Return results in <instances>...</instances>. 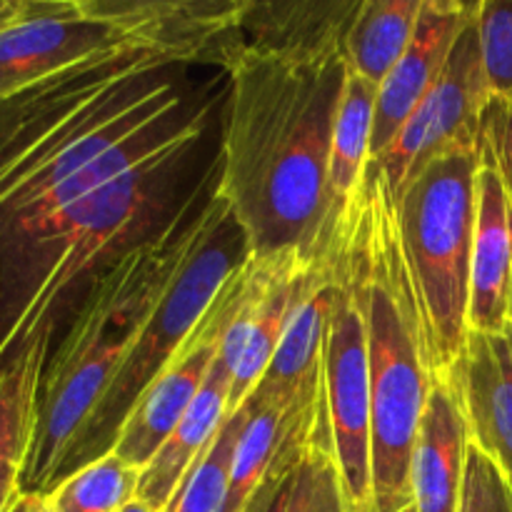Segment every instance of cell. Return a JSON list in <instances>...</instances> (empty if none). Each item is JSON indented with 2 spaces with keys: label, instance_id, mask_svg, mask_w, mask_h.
Instances as JSON below:
<instances>
[{
  "label": "cell",
  "instance_id": "11",
  "mask_svg": "<svg viewBox=\"0 0 512 512\" xmlns=\"http://www.w3.org/2000/svg\"><path fill=\"white\" fill-rule=\"evenodd\" d=\"M248 0H80L93 23L178 65L215 63Z\"/></svg>",
  "mask_w": 512,
  "mask_h": 512
},
{
  "label": "cell",
  "instance_id": "23",
  "mask_svg": "<svg viewBox=\"0 0 512 512\" xmlns=\"http://www.w3.org/2000/svg\"><path fill=\"white\" fill-rule=\"evenodd\" d=\"M285 512H350L325 415L300 455Z\"/></svg>",
  "mask_w": 512,
  "mask_h": 512
},
{
  "label": "cell",
  "instance_id": "24",
  "mask_svg": "<svg viewBox=\"0 0 512 512\" xmlns=\"http://www.w3.org/2000/svg\"><path fill=\"white\" fill-rule=\"evenodd\" d=\"M243 408L230 413L220 428L218 438L213 440L205 458L195 465L180 490L175 493L173 503L165 512H225L230 485V463H233L235 440L243 428Z\"/></svg>",
  "mask_w": 512,
  "mask_h": 512
},
{
  "label": "cell",
  "instance_id": "25",
  "mask_svg": "<svg viewBox=\"0 0 512 512\" xmlns=\"http://www.w3.org/2000/svg\"><path fill=\"white\" fill-rule=\"evenodd\" d=\"M475 23L490 98H512V0H478Z\"/></svg>",
  "mask_w": 512,
  "mask_h": 512
},
{
  "label": "cell",
  "instance_id": "4",
  "mask_svg": "<svg viewBox=\"0 0 512 512\" xmlns=\"http://www.w3.org/2000/svg\"><path fill=\"white\" fill-rule=\"evenodd\" d=\"M478 165V150L440 155L398 195L400 238L433 378L448 375L468 343Z\"/></svg>",
  "mask_w": 512,
  "mask_h": 512
},
{
  "label": "cell",
  "instance_id": "34",
  "mask_svg": "<svg viewBox=\"0 0 512 512\" xmlns=\"http://www.w3.org/2000/svg\"><path fill=\"white\" fill-rule=\"evenodd\" d=\"M403 512H415V508H413V505H410V508H408V510H403Z\"/></svg>",
  "mask_w": 512,
  "mask_h": 512
},
{
  "label": "cell",
  "instance_id": "17",
  "mask_svg": "<svg viewBox=\"0 0 512 512\" xmlns=\"http://www.w3.org/2000/svg\"><path fill=\"white\" fill-rule=\"evenodd\" d=\"M470 433L448 378H433L410 460L415 512H458L463 498Z\"/></svg>",
  "mask_w": 512,
  "mask_h": 512
},
{
  "label": "cell",
  "instance_id": "27",
  "mask_svg": "<svg viewBox=\"0 0 512 512\" xmlns=\"http://www.w3.org/2000/svg\"><path fill=\"white\" fill-rule=\"evenodd\" d=\"M478 145L493 158L512 203V98L488 100Z\"/></svg>",
  "mask_w": 512,
  "mask_h": 512
},
{
  "label": "cell",
  "instance_id": "21",
  "mask_svg": "<svg viewBox=\"0 0 512 512\" xmlns=\"http://www.w3.org/2000/svg\"><path fill=\"white\" fill-rule=\"evenodd\" d=\"M243 428L235 440L225 512H240L255 493L280 453L288 410L275 405H243Z\"/></svg>",
  "mask_w": 512,
  "mask_h": 512
},
{
  "label": "cell",
  "instance_id": "10",
  "mask_svg": "<svg viewBox=\"0 0 512 512\" xmlns=\"http://www.w3.org/2000/svg\"><path fill=\"white\" fill-rule=\"evenodd\" d=\"M155 68H185L165 55L123 40L108 50L90 55L20 93L0 98V165L33 145L40 135L68 118L120 80Z\"/></svg>",
  "mask_w": 512,
  "mask_h": 512
},
{
  "label": "cell",
  "instance_id": "20",
  "mask_svg": "<svg viewBox=\"0 0 512 512\" xmlns=\"http://www.w3.org/2000/svg\"><path fill=\"white\" fill-rule=\"evenodd\" d=\"M423 0H360L345 35V65L383 85L408 50Z\"/></svg>",
  "mask_w": 512,
  "mask_h": 512
},
{
  "label": "cell",
  "instance_id": "9",
  "mask_svg": "<svg viewBox=\"0 0 512 512\" xmlns=\"http://www.w3.org/2000/svg\"><path fill=\"white\" fill-rule=\"evenodd\" d=\"M123 40L128 38L85 18L80 0H5L0 13V98Z\"/></svg>",
  "mask_w": 512,
  "mask_h": 512
},
{
  "label": "cell",
  "instance_id": "32",
  "mask_svg": "<svg viewBox=\"0 0 512 512\" xmlns=\"http://www.w3.org/2000/svg\"><path fill=\"white\" fill-rule=\"evenodd\" d=\"M510 323H512V285H510Z\"/></svg>",
  "mask_w": 512,
  "mask_h": 512
},
{
  "label": "cell",
  "instance_id": "1",
  "mask_svg": "<svg viewBox=\"0 0 512 512\" xmlns=\"http://www.w3.org/2000/svg\"><path fill=\"white\" fill-rule=\"evenodd\" d=\"M215 65L230 78L215 190L243 230L250 255L298 250L313 258L325 220L345 58L223 48Z\"/></svg>",
  "mask_w": 512,
  "mask_h": 512
},
{
  "label": "cell",
  "instance_id": "8",
  "mask_svg": "<svg viewBox=\"0 0 512 512\" xmlns=\"http://www.w3.org/2000/svg\"><path fill=\"white\" fill-rule=\"evenodd\" d=\"M245 278H248V258L230 275L228 283L223 285L220 295L198 323V328L183 343V348L175 353V358L160 370L158 378L140 395L125 425L120 428L118 440H115L113 453L120 460H125L133 468L145 470L150 460L158 455V450L163 448L165 440L178 428L183 415L198 398L215 358H218L225 330H228L240 298H243Z\"/></svg>",
  "mask_w": 512,
  "mask_h": 512
},
{
  "label": "cell",
  "instance_id": "31",
  "mask_svg": "<svg viewBox=\"0 0 512 512\" xmlns=\"http://www.w3.org/2000/svg\"><path fill=\"white\" fill-rule=\"evenodd\" d=\"M18 493H20V490H18ZM18 493L10 495L8 500H3V503H0V512H10V508H13V503H15V498H18Z\"/></svg>",
  "mask_w": 512,
  "mask_h": 512
},
{
  "label": "cell",
  "instance_id": "29",
  "mask_svg": "<svg viewBox=\"0 0 512 512\" xmlns=\"http://www.w3.org/2000/svg\"><path fill=\"white\" fill-rule=\"evenodd\" d=\"M28 508H30V498H28V495L18 493V498H15V503H13V508H10V512H28Z\"/></svg>",
  "mask_w": 512,
  "mask_h": 512
},
{
  "label": "cell",
  "instance_id": "16",
  "mask_svg": "<svg viewBox=\"0 0 512 512\" xmlns=\"http://www.w3.org/2000/svg\"><path fill=\"white\" fill-rule=\"evenodd\" d=\"M358 5L360 0H248L238 30L223 48L283 58H345V35Z\"/></svg>",
  "mask_w": 512,
  "mask_h": 512
},
{
  "label": "cell",
  "instance_id": "30",
  "mask_svg": "<svg viewBox=\"0 0 512 512\" xmlns=\"http://www.w3.org/2000/svg\"><path fill=\"white\" fill-rule=\"evenodd\" d=\"M120 512H153V510H150L148 505L143 503V500H138V498H135L133 503L128 505V508H125V510H120Z\"/></svg>",
  "mask_w": 512,
  "mask_h": 512
},
{
  "label": "cell",
  "instance_id": "3",
  "mask_svg": "<svg viewBox=\"0 0 512 512\" xmlns=\"http://www.w3.org/2000/svg\"><path fill=\"white\" fill-rule=\"evenodd\" d=\"M348 248L363 288L368 328L373 505L375 512H403L413 505L410 460L433 375L400 238L398 193L373 165H368Z\"/></svg>",
  "mask_w": 512,
  "mask_h": 512
},
{
  "label": "cell",
  "instance_id": "7",
  "mask_svg": "<svg viewBox=\"0 0 512 512\" xmlns=\"http://www.w3.org/2000/svg\"><path fill=\"white\" fill-rule=\"evenodd\" d=\"M475 15L460 33L443 73L423 103L415 108L393 143L378 158L370 160V165L388 178L398 195L415 173L440 155L455 150H478L480 123L490 90Z\"/></svg>",
  "mask_w": 512,
  "mask_h": 512
},
{
  "label": "cell",
  "instance_id": "14",
  "mask_svg": "<svg viewBox=\"0 0 512 512\" xmlns=\"http://www.w3.org/2000/svg\"><path fill=\"white\" fill-rule=\"evenodd\" d=\"M478 153L468 325L475 333H503L510 323L512 203L493 158L480 145Z\"/></svg>",
  "mask_w": 512,
  "mask_h": 512
},
{
  "label": "cell",
  "instance_id": "15",
  "mask_svg": "<svg viewBox=\"0 0 512 512\" xmlns=\"http://www.w3.org/2000/svg\"><path fill=\"white\" fill-rule=\"evenodd\" d=\"M375 103H378V85L345 65L343 95L335 113L333 143H330L325 220L313 258L330 253L355 223L365 175H368L370 148H373Z\"/></svg>",
  "mask_w": 512,
  "mask_h": 512
},
{
  "label": "cell",
  "instance_id": "33",
  "mask_svg": "<svg viewBox=\"0 0 512 512\" xmlns=\"http://www.w3.org/2000/svg\"><path fill=\"white\" fill-rule=\"evenodd\" d=\"M3 8H5V0H0V13H3Z\"/></svg>",
  "mask_w": 512,
  "mask_h": 512
},
{
  "label": "cell",
  "instance_id": "28",
  "mask_svg": "<svg viewBox=\"0 0 512 512\" xmlns=\"http://www.w3.org/2000/svg\"><path fill=\"white\" fill-rule=\"evenodd\" d=\"M28 498H30L28 512H53L50 510V505L45 503V498H33V495H28Z\"/></svg>",
  "mask_w": 512,
  "mask_h": 512
},
{
  "label": "cell",
  "instance_id": "12",
  "mask_svg": "<svg viewBox=\"0 0 512 512\" xmlns=\"http://www.w3.org/2000/svg\"><path fill=\"white\" fill-rule=\"evenodd\" d=\"M475 8L478 3L463 0H423L408 50L378 88L370 160L393 143L400 128L430 93L460 33L475 15Z\"/></svg>",
  "mask_w": 512,
  "mask_h": 512
},
{
  "label": "cell",
  "instance_id": "26",
  "mask_svg": "<svg viewBox=\"0 0 512 512\" xmlns=\"http://www.w3.org/2000/svg\"><path fill=\"white\" fill-rule=\"evenodd\" d=\"M458 512H512V488L503 470L470 443Z\"/></svg>",
  "mask_w": 512,
  "mask_h": 512
},
{
  "label": "cell",
  "instance_id": "13",
  "mask_svg": "<svg viewBox=\"0 0 512 512\" xmlns=\"http://www.w3.org/2000/svg\"><path fill=\"white\" fill-rule=\"evenodd\" d=\"M443 378L458 393L470 443L503 470L512 488V325L503 333L470 330L458 363Z\"/></svg>",
  "mask_w": 512,
  "mask_h": 512
},
{
  "label": "cell",
  "instance_id": "6",
  "mask_svg": "<svg viewBox=\"0 0 512 512\" xmlns=\"http://www.w3.org/2000/svg\"><path fill=\"white\" fill-rule=\"evenodd\" d=\"M350 230L338 245V290L323 348V403L350 512H375L368 328L363 288L348 248Z\"/></svg>",
  "mask_w": 512,
  "mask_h": 512
},
{
  "label": "cell",
  "instance_id": "22",
  "mask_svg": "<svg viewBox=\"0 0 512 512\" xmlns=\"http://www.w3.org/2000/svg\"><path fill=\"white\" fill-rule=\"evenodd\" d=\"M143 470L115 453L75 470L45 498L53 512H120L138 498Z\"/></svg>",
  "mask_w": 512,
  "mask_h": 512
},
{
  "label": "cell",
  "instance_id": "18",
  "mask_svg": "<svg viewBox=\"0 0 512 512\" xmlns=\"http://www.w3.org/2000/svg\"><path fill=\"white\" fill-rule=\"evenodd\" d=\"M230 368L225 360L215 358L198 398L183 415L163 448L158 450L148 468L140 475L138 500L153 512H165L173 503L180 485L188 480L195 465L205 458L213 440L218 438L225 418L230 415Z\"/></svg>",
  "mask_w": 512,
  "mask_h": 512
},
{
  "label": "cell",
  "instance_id": "35",
  "mask_svg": "<svg viewBox=\"0 0 512 512\" xmlns=\"http://www.w3.org/2000/svg\"><path fill=\"white\" fill-rule=\"evenodd\" d=\"M510 325H512V323H510Z\"/></svg>",
  "mask_w": 512,
  "mask_h": 512
},
{
  "label": "cell",
  "instance_id": "5",
  "mask_svg": "<svg viewBox=\"0 0 512 512\" xmlns=\"http://www.w3.org/2000/svg\"><path fill=\"white\" fill-rule=\"evenodd\" d=\"M248 255L250 250L243 238V230L238 228L228 203L220 198L213 185L208 200L203 203L200 233L193 248L188 250L180 268L175 270L168 290L140 328L135 345L110 383L108 393L100 398L88 423L75 438L68 458L60 465L55 488L75 470L113 453L120 428L125 425L140 395L183 348L185 340L198 328L203 315L220 295L223 285Z\"/></svg>",
  "mask_w": 512,
  "mask_h": 512
},
{
  "label": "cell",
  "instance_id": "2",
  "mask_svg": "<svg viewBox=\"0 0 512 512\" xmlns=\"http://www.w3.org/2000/svg\"><path fill=\"white\" fill-rule=\"evenodd\" d=\"M215 178L218 160L153 235L105 265L80 293L40 375L33 440L20 475L23 495L48 498L53 493L75 438L108 393L140 328L193 248Z\"/></svg>",
  "mask_w": 512,
  "mask_h": 512
},
{
  "label": "cell",
  "instance_id": "19",
  "mask_svg": "<svg viewBox=\"0 0 512 512\" xmlns=\"http://www.w3.org/2000/svg\"><path fill=\"white\" fill-rule=\"evenodd\" d=\"M53 343V335H38L18 358L0 368V503L20 490L33 440L40 375Z\"/></svg>",
  "mask_w": 512,
  "mask_h": 512
}]
</instances>
